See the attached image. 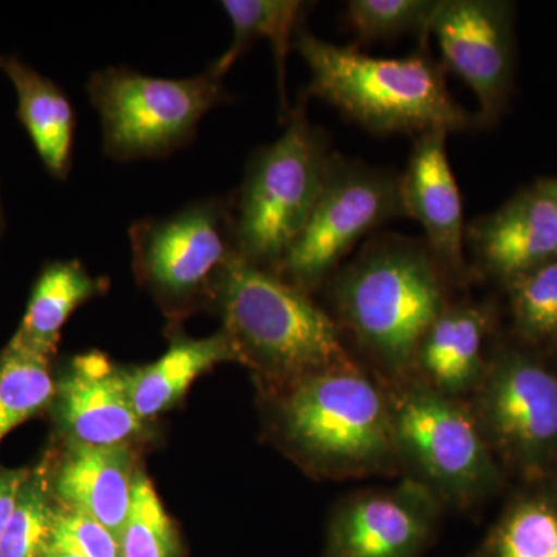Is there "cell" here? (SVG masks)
Wrapping results in <instances>:
<instances>
[{
	"instance_id": "d4e9b609",
	"label": "cell",
	"mask_w": 557,
	"mask_h": 557,
	"mask_svg": "<svg viewBox=\"0 0 557 557\" xmlns=\"http://www.w3.org/2000/svg\"><path fill=\"white\" fill-rule=\"evenodd\" d=\"M437 0H350L346 22L359 42L392 40L417 33L426 39Z\"/></svg>"
},
{
	"instance_id": "6da1fadb",
	"label": "cell",
	"mask_w": 557,
	"mask_h": 557,
	"mask_svg": "<svg viewBox=\"0 0 557 557\" xmlns=\"http://www.w3.org/2000/svg\"><path fill=\"white\" fill-rule=\"evenodd\" d=\"M293 49L310 69L304 95L329 102L370 134H449L468 129L474 121L454 100L442 64L424 47L384 60L302 30Z\"/></svg>"
},
{
	"instance_id": "5b68a950",
	"label": "cell",
	"mask_w": 557,
	"mask_h": 557,
	"mask_svg": "<svg viewBox=\"0 0 557 557\" xmlns=\"http://www.w3.org/2000/svg\"><path fill=\"white\" fill-rule=\"evenodd\" d=\"M285 437L330 474L359 475L397 454L391 401L357 366L296 381L282 406Z\"/></svg>"
},
{
	"instance_id": "5bb4252c",
	"label": "cell",
	"mask_w": 557,
	"mask_h": 557,
	"mask_svg": "<svg viewBox=\"0 0 557 557\" xmlns=\"http://www.w3.org/2000/svg\"><path fill=\"white\" fill-rule=\"evenodd\" d=\"M446 138L448 132L445 131H432L417 137L408 170L403 174V196L408 218L423 226L429 251L449 276L467 270V230Z\"/></svg>"
},
{
	"instance_id": "83f0119b",
	"label": "cell",
	"mask_w": 557,
	"mask_h": 557,
	"mask_svg": "<svg viewBox=\"0 0 557 557\" xmlns=\"http://www.w3.org/2000/svg\"><path fill=\"white\" fill-rule=\"evenodd\" d=\"M50 549L79 557H121L119 539L108 528L67 507L54 511Z\"/></svg>"
},
{
	"instance_id": "484cf974",
	"label": "cell",
	"mask_w": 557,
	"mask_h": 557,
	"mask_svg": "<svg viewBox=\"0 0 557 557\" xmlns=\"http://www.w3.org/2000/svg\"><path fill=\"white\" fill-rule=\"evenodd\" d=\"M54 511L49 487L40 474H32L22 487L16 509L0 539V557H42L50 549Z\"/></svg>"
},
{
	"instance_id": "ba28073f",
	"label": "cell",
	"mask_w": 557,
	"mask_h": 557,
	"mask_svg": "<svg viewBox=\"0 0 557 557\" xmlns=\"http://www.w3.org/2000/svg\"><path fill=\"white\" fill-rule=\"evenodd\" d=\"M401 218H408L403 174L332 153L309 222L274 273L310 292L362 237Z\"/></svg>"
},
{
	"instance_id": "f546056e",
	"label": "cell",
	"mask_w": 557,
	"mask_h": 557,
	"mask_svg": "<svg viewBox=\"0 0 557 557\" xmlns=\"http://www.w3.org/2000/svg\"><path fill=\"white\" fill-rule=\"evenodd\" d=\"M536 185L557 201V177L539 180Z\"/></svg>"
},
{
	"instance_id": "cb8c5ba5",
	"label": "cell",
	"mask_w": 557,
	"mask_h": 557,
	"mask_svg": "<svg viewBox=\"0 0 557 557\" xmlns=\"http://www.w3.org/2000/svg\"><path fill=\"white\" fill-rule=\"evenodd\" d=\"M121 557H178V539L152 482L135 474L129 515L121 531Z\"/></svg>"
},
{
	"instance_id": "8992f818",
	"label": "cell",
	"mask_w": 557,
	"mask_h": 557,
	"mask_svg": "<svg viewBox=\"0 0 557 557\" xmlns=\"http://www.w3.org/2000/svg\"><path fill=\"white\" fill-rule=\"evenodd\" d=\"M86 89L100 115L102 149L116 161L171 156L196 139L209 110L231 100L211 69L175 79L108 67L95 72Z\"/></svg>"
},
{
	"instance_id": "4316f807",
	"label": "cell",
	"mask_w": 557,
	"mask_h": 557,
	"mask_svg": "<svg viewBox=\"0 0 557 557\" xmlns=\"http://www.w3.org/2000/svg\"><path fill=\"white\" fill-rule=\"evenodd\" d=\"M507 284L520 333L533 341L557 339V259Z\"/></svg>"
},
{
	"instance_id": "9c48e42d",
	"label": "cell",
	"mask_w": 557,
	"mask_h": 557,
	"mask_svg": "<svg viewBox=\"0 0 557 557\" xmlns=\"http://www.w3.org/2000/svg\"><path fill=\"white\" fill-rule=\"evenodd\" d=\"M397 454L432 494L471 502L496 478L478 418L432 387H412L391 399Z\"/></svg>"
},
{
	"instance_id": "7c38bea8",
	"label": "cell",
	"mask_w": 557,
	"mask_h": 557,
	"mask_svg": "<svg viewBox=\"0 0 557 557\" xmlns=\"http://www.w3.org/2000/svg\"><path fill=\"white\" fill-rule=\"evenodd\" d=\"M435 509L434 494L413 482L350 498L330 523L327 557H416L431 537Z\"/></svg>"
},
{
	"instance_id": "ffe728a7",
	"label": "cell",
	"mask_w": 557,
	"mask_h": 557,
	"mask_svg": "<svg viewBox=\"0 0 557 557\" xmlns=\"http://www.w3.org/2000/svg\"><path fill=\"white\" fill-rule=\"evenodd\" d=\"M220 7L228 16L233 39L225 53L212 62L209 69L223 78L256 39H269L276 64L278 108L282 119L287 121L288 54L299 33L304 30V22L313 3L300 0H223Z\"/></svg>"
},
{
	"instance_id": "277c9868",
	"label": "cell",
	"mask_w": 557,
	"mask_h": 557,
	"mask_svg": "<svg viewBox=\"0 0 557 557\" xmlns=\"http://www.w3.org/2000/svg\"><path fill=\"white\" fill-rule=\"evenodd\" d=\"M330 156L324 132L307 116L304 97L289 110L284 134L252 153L233 197L240 258L276 271L309 222Z\"/></svg>"
},
{
	"instance_id": "1f68e13d",
	"label": "cell",
	"mask_w": 557,
	"mask_h": 557,
	"mask_svg": "<svg viewBox=\"0 0 557 557\" xmlns=\"http://www.w3.org/2000/svg\"><path fill=\"white\" fill-rule=\"evenodd\" d=\"M0 231H2V203H0Z\"/></svg>"
},
{
	"instance_id": "e0dca14e",
	"label": "cell",
	"mask_w": 557,
	"mask_h": 557,
	"mask_svg": "<svg viewBox=\"0 0 557 557\" xmlns=\"http://www.w3.org/2000/svg\"><path fill=\"white\" fill-rule=\"evenodd\" d=\"M0 72L13 84L17 119L40 161L54 178H69L75 148L76 113L67 95L47 76L14 57H0Z\"/></svg>"
},
{
	"instance_id": "f1b7e54d",
	"label": "cell",
	"mask_w": 557,
	"mask_h": 557,
	"mask_svg": "<svg viewBox=\"0 0 557 557\" xmlns=\"http://www.w3.org/2000/svg\"><path fill=\"white\" fill-rule=\"evenodd\" d=\"M28 478H30V471L27 469L0 468V539L5 533V528L20 500L22 487Z\"/></svg>"
},
{
	"instance_id": "603a6c76",
	"label": "cell",
	"mask_w": 557,
	"mask_h": 557,
	"mask_svg": "<svg viewBox=\"0 0 557 557\" xmlns=\"http://www.w3.org/2000/svg\"><path fill=\"white\" fill-rule=\"evenodd\" d=\"M485 557H557V505L539 497L518 502L491 534Z\"/></svg>"
},
{
	"instance_id": "2e32d148",
	"label": "cell",
	"mask_w": 557,
	"mask_h": 557,
	"mask_svg": "<svg viewBox=\"0 0 557 557\" xmlns=\"http://www.w3.org/2000/svg\"><path fill=\"white\" fill-rule=\"evenodd\" d=\"M134 460L127 445H72L54 479L64 507L83 512L120 539L134 491Z\"/></svg>"
},
{
	"instance_id": "44dd1931",
	"label": "cell",
	"mask_w": 557,
	"mask_h": 557,
	"mask_svg": "<svg viewBox=\"0 0 557 557\" xmlns=\"http://www.w3.org/2000/svg\"><path fill=\"white\" fill-rule=\"evenodd\" d=\"M104 292V281L94 277L78 260H57L39 274L13 343L50 358L61 330L73 311Z\"/></svg>"
},
{
	"instance_id": "4fadbf2b",
	"label": "cell",
	"mask_w": 557,
	"mask_h": 557,
	"mask_svg": "<svg viewBox=\"0 0 557 557\" xmlns=\"http://www.w3.org/2000/svg\"><path fill=\"white\" fill-rule=\"evenodd\" d=\"M51 405L72 445H127L145 424L132 406L126 370L98 351L73 358Z\"/></svg>"
},
{
	"instance_id": "4dcf8cb0",
	"label": "cell",
	"mask_w": 557,
	"mask_h": 557,
	"mask_svg": "<svg viewBox=\"0 0 557 557\" xmlns=\"http://www.w3.org/2000/svg\"><path fill=\"white\" fill-rule=\"evenodd\" d=\"M42 557H79L75 555H69V553L57 552V549H49Z\"/></svg>"
},
{
	"instance_id": "d6986e66",
	"label": "cell",
	"mask_w": 557,
	"mask_h": 557,
	"mask_svg": "<svg viewBox=\"0 0 557 557\" xmlns=\"http://www.w3.org/2000/svg\"><path fill=\"white\" fill-rule=\"evenodd\" d=\"M486 332L485 311L474 306H448L421 339L413 364L440 394H461L482 376Z\"/></svg>"
},
{
	"instance_id": "3957f363",
	"label": "cell",
	"mask_w": 557,
	"mask_h": 557,
	"mask_svg": "<svg viewBox=\"0 0 557 557\" xmlns=\"http://www.w3.org/2000/svg\"><path fill=\"white\" fill-rule=\"evenodd\" d=\"M215 304L245 364L295 383L355 366L335 322L306 292L240 255L223 274Z\"/></svg>"
},
{
	"instance_id": "ac0fdd59",
	"label": "cell",
	"mask_w": 557,
	"mask_h": 557,
	"mask_svg": "<svg viewBox=\"0 0 557 557\" xmlns=\"http://www.w3.org/2000/svg\"><path fill=\"white\" fill-rule=\"evenodd\" d=\"M228 361L245 359L223 330L203 339L174 336L157 361L126 370L127 392L135 412L145 421L171 409L201 373Z\"/></svg>"
},
{
	"instance_id": "52a82bcc",
	"label": "cell",
	"mask_w": 557,
	"mask_h": 557,
	"mask_svg": "<svg viewBox=\"0 0 557 557\" xmlns=\"http://www.w3.org/2000/svg\"><path fill=\"white\" fill-rule=\"evenodd\" d=\"M134 270L171 310L211 295L239 256L233 197L193 201L164 218H145L129 228Z\"/></svg>"
},
{
	"instance_id": "9a60e30c",
	"label": "cell",
	"mask_w": 557,
	"mask_h": 557,
	"mask_svg": "<svg viewBox=\"0 0 557 557\" xmlns=\"http://www.w3.org/2000/svg\"><path fill=\"white\" fill-rule=\"evenodd\" d=\"M479 265L502 281L557 259V201L537 185L467 230Z\"/></svg>"
},
{
	"instance_id": "7a4b0ae2",
	"label": "cell",
	"mask_w": 557,
	"mask_h": 557,
	"mask_svg": "<svg viewBox=\"0 0 557 557\" xmlns=\"http://www.w3.org/2000/svg\"><path fill=\"white\" fill-rule=\"evenodd\" d=\"M445 278L426 245L380 237L339 274L333 298L358 343L399 372L416 362L421 339L448 307Z\"/></svg>"
},
{
	"instance_id": "8fae6325",
	"label": "cell",
	"mask_w": 557,
	"mask_h": 557,
	"mask_svg": "<svg viewBox=\"0 0 557 557\" xmlns=\"http://www.w3.org/2000/svg\"><path fill=\"white\" fill-rule=\"evenodd\" d=\"M475 418L487 445L520 467H539L557 446V376L505 351L487 370Z\"/></svg>"
},
{
	"instance_id": "7402d4cb",
	"label": "cell",
	"mask_w": 557,
	"mask_h": 557,
	"mask_svg": "<svg viewBox=\"0 0 557 557\" xmlns=\"http://www.w3.org/2000/svg\"><path fill=\"white\" fill-rule=\"evenodd\" d=\"M53 397L49 358L10 341L0 355V442Z\"/></svg>"
},
{
	"instance_id": "30bf717a",
	"label": "cell",
	"mask_w": 557,
	"mask_h": 557,
	"mask_svg": "<svg viewBox=\"0 0 557 557\" xmlns=\"http://www.w3.org/2000/svg\"><path fill=\"white\" fill-rule=\"evenodd\" d=\"M443 62L478 97V121L493 126L511 91L515 72L512 5L498 0H437L429 24Z\"/></svg>"
}]
</instances>
